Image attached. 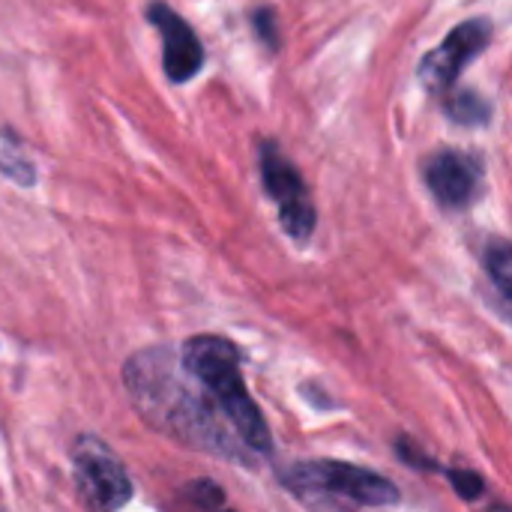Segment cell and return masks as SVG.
<instances>
[{
  "label": "cell",
  "instance_id": "1",
  "mask_svg": "<svg viewBox=\"0 0 512 512\" xmlns=\"http://www.w3.org/2000/svg\"><path fill=\"white\" fill-rule=\"evenodd\" d=\"M126 393L141 420L171 441L252 468V450L225 429V417L210 396L192 390L180 357L171 348H144L123 363Z\"/></svg>",
  "mask_w": 512,
  "mask_h": 512
},
{
  "label": "cell",
  "instance_id": "2",
  "mask_svg": "<svg viewBox=\"0 0 512 512\" xmlns=\"http://www.w3.org/2000/svg\"><path fill=\"white\" fill-rule=\"evenodd\" d=\"M240 351L231 339L201 333L183 342L180 348V366L183 372L207 390L219 414L228 420V426L237 432V438L255 453L270 456L273 453V435L267 429V420L258 408V402L249 396V387L240 372Z\"/></svg>",
  "mask_w": 512,
  "mask_h": 512
},
{
  "label": "cell",
  "instance_id": "3",
  "mask_svg": "<svg viewBox=\"0 0 512 512\" xmlns=\"http://www.w3.org/2000/svg\"><path fill=\"white\" fill-rule=\"evenodd\" d=\"M279 483L306 504H348V507H390L399 504L393 480L348 462H294L279 474Z\"/></svg>",
  "mask_w": 512,
  "mask_h": 512
},
{
  "label": "cell",
  "instance_id": "4",
  "mask_svg": "<svg viewBox=\"0 0 512 512\" xmlns=\"http://www.w3.org/2000/svg\"><path fill=\"white\" fill-rule=\"evenodd\" d=\"M72 480L84 507L120 510L132 498V480L117 453L96 435H81L72 447Z\"/></svg>",
  "mask_w": 512,
  "mask_h": 512
},
{
  "label": "cell",
  "instance_id": "5",
  "mask_svg": "<svg viewBox=\"0 0 512 512\" xmlns=\"http://www.w3.org/2000/svg\"><path fill=\"white\" fill-rule=\"evenodd\" d=\"M261 180L276 204L279 225L294 243H309L318 225V210L309 198V186L297 165L279 150L276 141H261Z\"/></svg>",
  "mask_w": 512,
  "mask_h": 512
},
{
  "label": "cell",
  "instance_id": "6",
  "mask_svg": "<svg viewBox=\"0 0 512 512\" xmlns=\"http://www.w3.org/2000/svg\"><path fill=\"white\" fill-rule=\"evenodd\" d=\"M489 42H492L489 18H471V21L456 24L450 30V36L420 60L417 75H420L423 87L432 93H447L459 81L465 66H471L474 57H480Z\"/></svg>",
  "mask_w": 512,
  "mask_h": 512
},
{
  "label": "cell",
  "instance_id": "7",
  "mask_svg": "<svg viewBox=\"0 0 512 512\" xmlns=\"http://www.w3.org/2000/svg\"><path fill=\"white\" fill-rule=\"evenodd\" d=\"M147 21L162 33V69L168 81L174 84L192 81L204 66V45L195 36L192 24L165 0L147 3Z\"/></svg>",
  "mask_w": 512,
  "mask_h": 512
},
{
  "label": "cell",
  "instance_id": "8",
  "mask_svg": "<svg viewBox=\"0 0 512 512\" xmlns=\"http://www.w3.org/2000/svg\"><path fill=\"white\" fill-rule=\"evenodd\" d=\"M423 177L441 207L465 210L483 186V165L471 153L444 147L423 162Z\"/></svg>",
  "mask_w": 512,
  "mask_h": 512
},
{
  "label": "cell",
  "instance_id": "9",
  "mask_svg": "<svg viewBox=\"0 0 512 512\" xmlns=\"http://www.w3.org/2000/svg\"><path fill=\"white\" fill-rule=\"evenodd\" d=\"M483 270H486L489 285L495 288L498 312L507 321L512 300V249L504 237H489V243L483 246Z\"/></svg>",
  "mask_w": 512,
  "mask_h": 512
},
{
  "label": "cell",
  "instance_id": "10",
  "mask_svg": "<svg viewBox=\"0 0 512 512\" xmlns=\"http://www.w3.org/2000/svg\"><path fill=\"white\" fill-rule=\"evenodd\" d=\"M444 111L459 126H486L492 120V102L477 90H456L444 99Z\"/></svg>",
  "mask_w": 512,
  "mask_h": 512
},
{
  "label": "cell",
  "instance_id": "11",
  "mask_svg": "<svg viewBox=\"0 0 512 512\" xmlns=\"http://www.w3.org/2000/svg\"><path fill=\"white\" fill-rule=\"evenodd\" d=\"M441 474L453 483L456 495L465 498V501H477V498L486 495V480L471 468H456V471H441Z\"/></svg>",
  "mask_w": 512,
  "mask_h": 512
},
{
  "label": "cell",
  "instance_id": "12",
  "mask_svg": "<svg viewBox=\"0 0 512 512\" xmlns=\"http://www.w3.org/2000/svg\"><path fill=\"white\" fill-rule=\"evenodd\" d=\"M0 171L9 177V180H15V183H21V186H30V183H36V168L18 153V150H0Z\"/></svg>",
  "mask_w": 512,
  "mask_h": 512
},
{
  "label": "cell",
  "instance_id": "13",
  "mask_svg": "<svg viewBox=\"0 0 512 512\" xmlns=\"http://www.w3.org/2000/svg\"><path fill=\"white\" fill-rule=\"evenodd\" d=\"M183 498L195 507H222L225 504V492L219 489V483L213 480H195L183 489Z\"/></svg>",
  "mask_w": 512,
  "mask_h": 512
},
{
  "label": "cell",
  "instance_id": "14",
  "mask_svg": "<svg viewBox=\"0 0 512 512\" xmlns=\"http://www.w3.org/2000/svg\"><path fill=\"white\" fill-rule=\"evenodd\" d=\"M252 27L267 51H279V24H276V12L270 6H261L252 12Z\"/></svg>",
  "mask_w": 512,
  "mask_h": 512
},
{
  "label": "cell",
  "instance_id": "15",
  "mask_svg": "<svg viewBox=\"0 0 512 512\" xmlns=\"http://www.w3.org/2000/svg\"><path fill=\"white\" fill-rule=\"evenodd\" d=\"M396 453H399V459L408 465V468H420V471H435V474H441L444 468L435 462V459H429L411 438H399L396 441Z\"/></svg>",
  "mask_w": 512,
  "mask_h": 512
}]
</instances>
